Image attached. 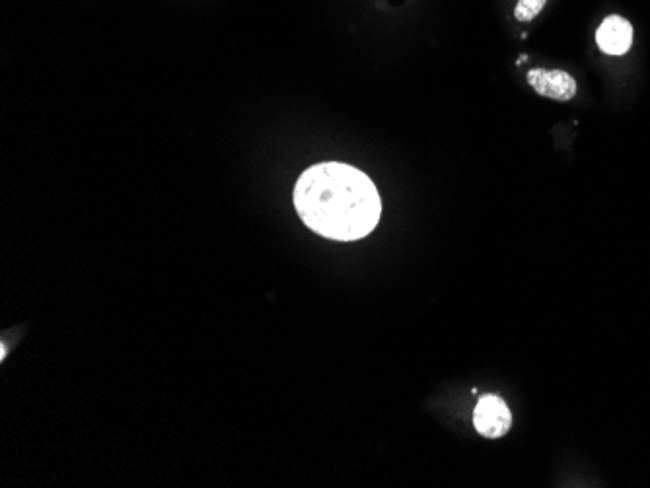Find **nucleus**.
Segmentation results:
<instances>
[{"label": "nucleus", "instance_id": "nucleus-1", "mask_svg": "<svg viewBox=\"0 0 650 488\" xmlns=\"http://www.w3.org/2000/svg\"><path fill=\"white\" fill-rule=\"evenodd\" d=\"M294 207L310 230L339 242L368 236L382 216V199L370 177L339 162L316 164L300 175Z\"/></svg>", "mask_w": 650, "mask_h": 488}, {"label": "nucleus", "instance_id": "nucleus-2", "mask_svg": "<svg viewBox=\"0 0 650 488\" xmlns=\"http://www.w3.org/2000/svg\"><path fill=\"white\" fill-rule=\"evenodd\" d=\"M475 430L485 438H501L510 430L512 415L505 401L497 395H485L479 399L473 411Z\"/></svg>", "mask_w": 650, "mask_h": 488}, {"label": "nucleus", "instance_id": "nucleus-3", "mask_svg": "<svg viewBox=\"0 0 650 488\" xmlns=\"http://www.w3.org/2000/svg\"><path fill=\"white\" fill-rule=\"evenodd\" d=\"M528 82L538 94L557 102H569L577 94V82L565 70H530Z\"/></svg>", "mask_w": 650, "mask_h": 488}, {"label": "nucleus", "instance_id": "nucleus-4", "mask_svg": "<svg viewBox=\"0 0 650 488\" xmlns=\"http://www.w3.org/2000/svg\"><path fill=\"white\" fill-rule=\"evenodd\" d=\"M596 43L608 55H623L633 45V26L621 16H610L600 24Z\"/></svg>", "mask_w": 650, "mask_h": 488}, {"label": "nucleus", "instance_id": "nucleus-5", "mask_svg": "<svg viewBox=\"0 0 650 488\" xmlns=\"http://www.w3.org/2000/svg\"><path fill=\"white\" fill-rule=\"evenodd\" d=\"M547 0H518L516 8H514V16L520 22H530L534 20L538 14H542L543 6Z\"/></svg>", "mask_w": 650, "mask_h": 488}]
</instances>
